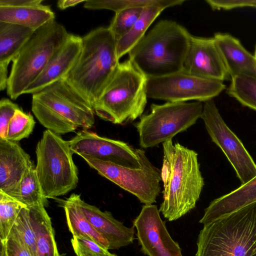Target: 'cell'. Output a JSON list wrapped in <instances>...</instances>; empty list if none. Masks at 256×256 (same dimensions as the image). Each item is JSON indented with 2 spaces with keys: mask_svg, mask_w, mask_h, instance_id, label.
<instances>
[{
  "mask_svg": "<svg viewBox=\"0 0 256 256\" xmlns=\"http://www.w3.org/2000/svg\"><path fill=\"white\" fill-rule=\"evenodd\" d=\"M133 226L142 253L148 256H183L182 249L169 234L156 205L144 204Z\"/></svg>",
  "mask_w": 256,
  "mask_h": 256,
  "instance_id": "obj_14",
  "label": "cell"
},
{
  "mask_svg": "<svg viewBox=\"0 0 256 256\" xmlns=\"http://www.w3.org/2000/svg\"><path fill=\"white\" fill-rule=\"evenodd\" d=\"M7 256H32L14 226L6 241Z\"/></svg>",
  "mask_w": 256,
  "mask_h": 256,
  "instance_id": "obj_34",
  "label": "cell"
},
{
  "mask_svg": "<svg viewBox=\"0 0 256 256\" xmlns=\"http://www.w3.org/2000/svg\"><path fill=\"white\" fill-rule=\"evenodd\" d=\"M8 196L27 208L45 206L47 204L34 166L24 174L18 186Z\"/></svg>",
  "mask_w": 256,
  "mask_h": 256,
  "instance_id": "obj_26",
  "label": "cell"
},
{
  "mask_svg": "<svg viewBox=\"0 0 256 256\" xmlns=\"http://www.w3.org/2000/svg\"><path fill=\"white\" fill-rule=\"evenodd\" d=\"M141 167L134 168L86 156L82 158L90 167L105 178L136 196L144 204L156 202L160 191V170L148 158L145 151L138 148Z\"/></svg>",
  "mask_w": 256,
  "mask_h": 256,
  "instance_id": "obj_10",
  "label": "cell"
},
{
  "mask_svg": "<svg viewBox=\"0 0 256 256\" xmlns=\"http://www.w3.org/2000/svg\"><path fill=\"white\" fill-rule=\"evenodd\" d=\"M230 80L227 94L242 105L256 110V77L241 75Z\"/></svg>",
  "mask_w": 256,
  "mask_h": 256,
  "instance_id": "obj_28",
  "label": "cell"
},
{
  "mask_svg": "<svg viewBox=\"0 0 256 256\" xmlns=\"http://www.w3.org/2000/svg\"><path fill=\"white\" fill-rule=\"evenodd\" d=\"M84 0H60L57 2L58 7L61 10L74 6L80 3L84 2Z\"/></svg>",
  "mask_w": 256,
  "mask_h": 256,
  "instance_id": "obj_38",
  "label": "cell"
},
{
  "mask_svg": "<svg viewBox=\"0 0 256 256\" xmlns=\"http://www.w3.org/2000/svg\"><path fill=\"white\" fill-rule=\"evenodd\" d=\"M213 38L230 78L241 75L256 77V58L238 38L222 32L215 33Z\"/></svg>",
  "mask_w": 256,
  "mask_h": 256,
  "instance_id": "obj_19",
  "label": "cell"
},
{
  "mask_svg": "<svg viewBox=\"0 0 256 256\" xmlns=\"http://www.w3.org/2000/svg\"><path fill=\"white\" fill-rule=\"evenodd\" d=\"M164 10L156 6L144 8L140 17L130 30L116 40V52L119 60L128 54L144 36L149 26Z\"/></svg>",
  "mask_w": 256,
  "mask_h": 256,
  "instance_id": "obj_25",
  "label": "cell"
},
{
  "mask_svg": "<svg viewBox=\"0 0 256 256\" xmlns=\"http://www.w3.org/2000/svg\"><path fill=\"white\" fill-rule=\"evenodd\" d=\"M182 70L198 77L223 82L231 79L213 37L191 34Z\"/></svg>",
  "mask_w": 256,
  "mask_h": 256,
  "instance_id": "obj_15",
  "label": "cell"
},
{
  "mask_svg": "<svg viewBox=\"0 0 256 256\" xmlns=\"http://www.w3.org/2000/svg\"><path fill=\"white\" fill-rule=\"evenodd\" d=\"M114 256H117L114 254Z\"/></svg>",
  "mask_w": 256,
  "mask_h": 256,
  "instance_id": "obj_42",
  "label": "cell"
},
{
  "mask_svg": "<svg viewBox=\"0 0 256 256\" xmlns=\"http://www.w3.org/2000/svg\"><path fill=\"white\" fill-rule=\"evenodd\" d=\"M163 201L159 212L172 222L194 209L204 184L198 154L172 140L162 143Z\"/></svg>",
  "mask_w": 256,
  "mask_h": 256,
  "instance_id": "obj_1",
  "label": "cell"
},
{
  "mask_svg": "<svg viewBox=\"0 0 256 256\" xmlns=\"http://www.w3.org/2000/svg\"><path fill=\"white\" fill-rule=\"evenodd\" d=\"M42 0H0V6L20 7L40 5Z\"/></svg>",
  "mask_w": 256,
  "mask_h": 256,
  "instance_id": "obj_37",
  "label": "cell"
},
{
  "mask_svg": "<svg viewBox=\"0 0 256 256\" xmlns=\"http://www.w3.org/2000/svg\"><path fill=\"white\" fill-rule=\"evenodd\" d=\"M201 118L212 140L222 151L242 184L256 176V164L243 144L222 118L214 100L204 102Z\"/></svg>",
  "mask_w": 256,
  "mask_h": 256,
  "instance_id": "obj_12",
  "label": "cell"
},
{
  "mask_svg": "<svg viewBox=\"0 0 256 256\" xmlns=\"http://www.w3.org/2000/svg\"><path fill=\"white\" fill-rule=\"evenodd\" d=\"M32 110L39 122L53 132L64 134L88 130L94 124L92 105L65 80L32 94Z\"/></svg>",
  "mask_w": 256,
  "mask_h": 256,
  "instance_id": "obj_4",
  "label": "cell"
},
{
  "mask_svg": "<svg viewBox=\"0 0 256 256\" xmlns=\"http://www.w3.org/2000/svg\"><path fill=\"white\" fill-rule=\"evenodd\" d=\"M184 0H86L84 7L88 10L106 9L116 12L129 8L156 6L164 9L181 5Z\"/></svg>",
  "mask_w": 256,
  "mask_h": 256,
  "instance_id": "obj_27",
  "label": "cell"
},
{
  "mask_svg": "<svg viewBox=\"0 0 256 256\" xmlns=\"http://www.w3.org/2000/svg\"><path fill=\"white\" fill-rule=\"evenodd\" d=\"M26 207L0 190V240L6 241L22 209Z\"/></svg>",
  "mask_w": 256,
  "mask_h": 256,
  "instance_id": "obj_29",
  "label": "cell"
},
{
  "mask_svg": "<svg viewBox=\"0 0 256 256\" xmlns=\"http://www.w3.org/2000/svg\"><path fill=\"white\" fill-rule=\"evenodd\" d=\"M80 196L72 194L60 202V206L65 212L67 225L72 236H84L90 238L109 250V243L91 224L81 208Z\"/></svg>",
  "mask_w": 256,
  "mask_h": 256,
  "instance_id": "obj_23",
  "label": "cell"
},
{
  "mask_svg": "<svg viewBox=\"0 0 256 256\" xmlns=\"http://www.w3.org/2000/svg\"><path fill=\"white\" fill-rule=\"evenodd\" d=\"M54 20V13L48 5L0 6V22L16 24L34 30Z\"/></svg>",
  "mask_w": 256,
  "mask_h": 256,
  "instance_id": "obj_22",
  "label": "cell"
},
{
  "mask_svg": "<svg viewBox=\"0 0 256 256\" xmlns=\"http://www.w3.org/2000/svg\"><path fill=\"white\" fill-rule=\"evenodd\" d=\"M20 108L16 104L7 98L0 100V138L6 139L9 122L16 111Z\"/></svg>",
  "mask_w": 256,
  "mask_h": 256,
  "instance_id": "obj_35",
  "label": "cell"
},
{
  "mask_svg": "<svg viewBox=\"0 0 256 256\" xmlns=\"http://www.w3.org/2000/svg\"><path fill=\"white\" fill-rule=\"evenodd\" d=\"M35 124L34 118L30 113L24 112L20 108L17 110L9 122L6 140L18 142L28 138Z\"/></svg>",
  "mask_w": 256,
  "mask_h": 256,
  "instance_id": "obj_30",
  "label": "cell"
},
{
  "mask_svg": "<svg viewBox=\"0 0 256 256\" xmlns=\"http://www.w3.org/2000/svg\"><path fill=\"white\" fill-rule=\"evenodd\" d=\"M254 56H255V58H256V48H255V50H254Z\"/></svg>",
  "mask_w": 256,
  "mask_h": 256,
  "instance_id": "obj_40",
  "label": "cell"
},
{
  "mask_svg": "<svg viewBox=\"0 0 256 256\" xmlns=\"http://www.w3.org/2000/svg\"><path fill=\"white\" fill-rule=\"evenodd\" d=\"M147 78L129 60L120 63L113 77L92 104L100 118L124 125L140 117L148 98Z\"/></svg>",
  "mask_w": 256,
  "mask_h": 256,
  "instance_id": "obj_6",
  "label": "cell"
},
{
  "mask_svg": "<svg viewBox=\"0 0 256 256\" xmlns=\"http://www.w3.org/2000/svg\"><path fill=\"white\" fill-rule=\"evenodd\" d=\"M81 208L94 228L109 243V250H116L128 246L135 239L134 226L128 228L114 218L110 212L102 211L81 198Z\"/></svg>",
  "mask_w": 256,
  "mask_h": 256,
  "instance_id": "obj_18",
  "label": "cell"
},
{
  "mask_svg": "<svg viewBox=\"0 0 256 256\" xmlns=\"http://www.w3.org/2000/svg\"><path fill=\"white\" fill-rule=\"evenodd\" d=\"M70 34L56 20L34 32L12 61L6 89L12 100H15L24 94L39 76Z\"/></svg>",
  "mask_w": 256,
  "mask_h": 256,
  "instance_id": "obj_7",
  "label": "cell"
},
{
  "mask_svg": "<svg viewBox=\"0 0 256 256\" xmlns=\"http://www.w3.org/2000/svg\"><path fill=\"white\" fill-rule=\"evenodd\" d=\"M144 8L142 7H132L116 12L108 28L116 40L130 30L140 17Z\"/></svg>",
  "mask_w": 256,
  "mask_h": 256,
  "instance_id": "obj_31",
  "label": "cell"
},
{
  "mask_svg": "<svg viewBox=\"0 0 256 256\" xmlns=\"http://www.w3.org/2000/svg\"><path fill=\"white\" fill-rule=\"evenodd\" d=\"M116 40L108 27L82 37L79 56L65 80L92 106L99 98L119 64Z\"/></svg>",
  "mask_w": 256,
  "mask_h": 256,
  "instance_id": "obj_2",
  "label": "cell"
},
{
  "mask_svg": "<svg viewBox=\"0 0 256 256\" xmlns=\"http://www.w3.org/2000/svg\"><path fill=\"white\" fill-rule=\"evenodd\" d=\"M226 88L223 82L198 77L184 70L160 77L147 78L148 98L167 102L212 100Z\"/></svg>",
  "mask_w": 256,
  "mask_h": 256,
  "instance_id": "obj_11",
  "label": "cell"
},
{
  "mask_svg": "<svg viewBox=\"0 0 256 256\" xmlns=\"http://www.w3.org/2000/svg\"><path fill=\"white\" fill-rule=\"evenodd\" d=\"M35 170L46 198L64 196L78 183V170L68 141L46 130L37 144Z\"/></svg>",
  "mask_w": 256,
  "mask_h": 256,
  "instance_id": "obj_8",
  "label": "cell"
},
{
  "mask_svg": "<svg viewBox=\"0 0 256 256\" xmlns=\"http://www.w3.org/2000/svg\"><path fill=\"white\" fill-rule=\"evenodd\" d=\"M14 226L32 256H36V238L30 216L29 209L24 207L20 212Z\"/></svg>",
  "mask_w": 256,
  "mask_h": 256,
  "instance_id": "obj_32",
  "label": "cell"
},
{
  "mask_svg": "<svg viewBox=\"0 0 256 256\" xmlns=\"http://www.w3.org/2000/svg\"><path fill=\"white\" fill-rule=\"evenodd\" d=\"M213 10H230L237 8H254L256 0H206Z\"/></svg>",
  "mask_w": 256,
  "mask_h": 256,
  "instance_id": "obj_36",
  "label": "cell"
},
{
  "mask_svg": "<svg viewBox=\"0 0 256 256\" xmlns=\"http://www.w3.org/2000/svg\"><path fill=\"white\" fill-rule=\"evenodd\" d=\"M256 202V176L230 192L212 200L199 222L205 225Z\"/></svg>",
  "mask_w": 256,
  "mask_h": 256,
  "instance_id": "obj_21",
  "label": "cell"
},
{
  "mask_svg": "<svg viewBox=\"0 0 256 256\" xmlns=\"http://www.w3.org/2000/svg\"><path fill=\"white\" fill-rule=\"evenodd\" d=\"M254 8H256V4Z\"/></svg>",
  "mask_w": 256,
  "mask_h": 256,
  "instance_id": "obj_41",
  "label": "cell"
},
{
  "mask_svg": "<svg viewBox=\"0 0 256 256\" xmlns=\"http://www.w3.org/2000/svg\"><path fill=\"white\" fill-rule=\"evenodd\" d=\"M34 166L30 155L18 142L0 138V190L9 195Z\"/></svg>",
  "mask_w": 256,
  "mask_h": 256,
  "instance_id": "obj_17",
  "label": "cell"
},
{
  "mask_svg": "<svg viewBox=\"0 0 256 256\" xmlns=\"http://www.w3.org/2000/svg\"><path fill=\"white\" fill-rule=\"evenodd\" d=\"M71 244L76 256H114L96 241L84 236H72Z\"/></svg>",
  "mask_w": 256,
  "mask_h": 256,
  "instance_id": "obj_33",
  "label": "cell"
},
{
  "mask_svg": "<svg viewBox=\"0 0 256 256\" xmlns=\"http://www.w3.org/2000/svg\"><path fill=\"white\" fill-rule=\"evenodd\" d=\"M191 34L171 20H162L128 53V58L147 78L183 70Z\"/></svg>",
  "mask_w": 256,
  "mask_h": 256,
  "instance_id": "obj_3",
  "label": "cell"
},
{
  "mask_svg": "<svg viewBox=\"0 0 256 256\" xmlns=\"http://www.w3.org/2000/svg\"><path fill=\"white\" fill-rule=\"evenodd\" d=\"M36 238V256H62L58 249L51 218L44 205L28 208Z\"/></svg>",
  "mask_w": 256,
  "mask_h": 256,
  "instance_id": "obj_24",
  "label": "cell"
},
{
  "mask_svg": "<svg viewBox=\"0 0 256 256\" xmlns=\"http://www.w3.org/2000/svg\"><path fill=\"white\" fill-rule=\"evenodd\" d=\"M36 30L14 24L0 22V90L6 89L8 68Z\"/></svg>",
  "mask_w": 256,
  "mask_h": 256,
  "instance_id": "obj_20",
  "label": "cell"
},
{
  "mask_svg": "<svg viewBox=\"0 0 256 256\" xmlns=\"http://www.w3.org/2000/svg\"><path fill=\"white\" fill-rule=\"evenodd\" d=\"M74 154L134 168L141 167L138 148L124 142L82 130L68 141Z\"/></svg>",
  "mask_w": 256,
  "mask_h": 256,
  "instance_id": "obj_13",
  "label": "cell"
},
{
  "mask_svg": "<svg viewBox=\"0 0 256 256\" xmlns=\"http://www.w3.org/2000/svg\"><path fill=\"white\" fill-rule=\"evenodd\" d=\"M82 37L70 34L66 41L54 54L39 76L24 90L33 94L61 80H65L80 54Z\"/></svg>",
  "mask_w": 256,
  "mask_h": 256,
  "instance_id": "obj_16",
  "label": "cell"
},
{
  "mask_svg": "<svg viewBox=\"0 0 256 256\" xmlns=\"http://www.w3.org/2000/svg\"><path fill=\"white\" fill-rule=\"evenodd\" d=\"M203 107L202 102L198 101L152 104L150 112L134 124L140 147L156 146L186 131L201 118Z\"/></svg>",
  "mask_w": 256,
  "mask_h": 256,
  "instance_id": "obj_9",
  "label": "cell"
},
{
  "mask_svg": "<svg viewBox=\"0 0 256 256\" xmlns=\"http://www.w3.org/2000/svg\"><path fill=\"white\" fill-rule=\"evenodd\" d=\"M196 256H256V202L204 225Z\"/></svg>",
  "mask_w": 256,
  "mask_h": 256,
  "instance_id": "obj_5",
  "label": "cell"
},
{
  "mask_svg": "<svg viewBox=\"0 0 256 256\" xmlns=\"http://www.w3.org/2000/svg\"><path fill=\"white\" fill-rule=\"evenodd\" d=\"M0 256H7L4 242L0 241Z\"/></svg>",
  "mask_w": 256,
  "mask_h": 256,
  "instance_id": "obj_39",
  "label": "cell"
}]
</instances>
